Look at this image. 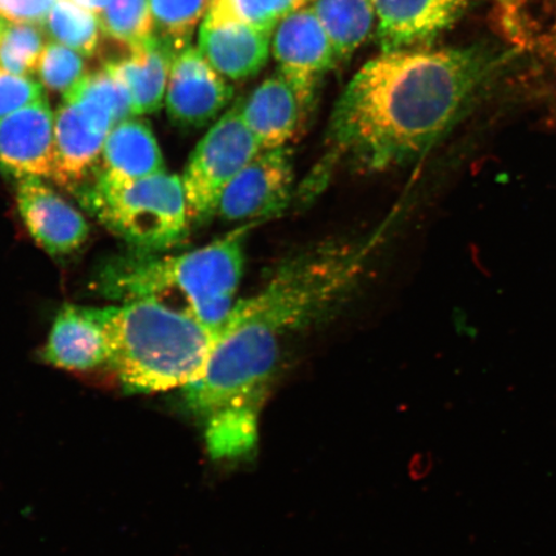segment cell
<instances>
[{
  "mask_svg": "<svg viewBox=\"0 0 556 556\" xmlns=\"http://www.w3.org/2000/svg\"><path fill=\"white\" fill-rule=\"evenodd\" d=\"M72 2L83 10L94 13V15H101L110 0H72Z\"/></svg>",
  "mask_w": 556,
  "mask_h": 556,
  "instance_id": "30",
  "label": "cell"
},
{
  "mask_svg": "<svg viewBox=\"0 0 556 556\" xmlns=\"http://www.w3.org/2000/svg\"><path fill=\"white\" fill-rule=\"evenodd\" d=\"M41 358L78 372L109 365L108 338L99 308L64 305L54 318Z\"/></svg>",
  "mask_w": 556,
  "mask_h": 556,
  "instance_id": "14",
  "label": "cell"
},
{
  "mask_svg": "<svg viewBox=\"0 0 556 556\" xmlns=\"http://www.w3.org/2000/svg\"><path fill=\"white\" fill-rule=\"evenodd\" d=\"M206 444L214 458H233L252 451L258 438V409L228 406L207 415Z\"/></svg>",
  "mask_w": 556,
  "mask_h": 556,
  "instance_id": "19",
  "label": "cell"
},
{
  "mask_svg": "<svg viewBox=\"0 0 556 556\" xmlns=\"http://www.w3.org/2000/svg\"><path fill=\"white\" fill-rule=\"evenodd\" d=\"M100 24L102 33L122 46L142 43L154 35L149 0H110Z\"/></svg>",
  "mask_w": 556,
  "mask_h": 556,
  "instance_id": "23",
  "label": "cell"
},
{
  "mask_svg": "<svg viewBox=\"0 0 556 556\" xmlns=\"http://www.w3.org/2000/svg\"><path fill=\"white\" fill-rule=\"evenodd\" d=\"M211 23H236L273 33L280 18L269 0H212L204 17Z\"/></svg>",
  "mask_w": 556,
  "mask_h": 556,
  "instance_id": "26",
  "label": "cell"
},
{
  "mask_svg": "<svg viewBox=\"0 0 556 556\" xmlns=\"http://www.w3.org/2000/svg\"><path fill=\"white\" fill-rule=\"evenodd\" d=\"M270 50L278 73L293 85L311 108L319 83L339 62L329 35L311 5L280 20L275 27Z\"/></svg>",
  "mask_w": 556,
  "mask_h": 556,
  "instance_id": "8",
  "label": "cell"
},
{
  "mask_svg": "<svg viewBox=\"0 0 556 556\" xmlns=\"http://www.w3.org/2000/svg\"><path fill=\"white\" fill-rule=\"evenodd\" d=\"M382 52L422 47L447 30L472 0H372Z\"/></svg>",
  "mask_w": 556,
  "mask_h": 556,
  "instance_id": "12",
  "label": "cell"
},
{
  "mask_svg": "<svg viewBox=\"0 0 556 556\" xmlns=\"http://www.w3.org/2000/svg\"><path fill=\"white\" fill-rule=\"evenodd\" d=\"M154 35L176 48L190 47L200 20L205 17L212 0H149Z\"/></svg>",
  "mask_w": 556,
  "mask_h": 556,
  "instance_id": "22",
  "label": "cell"
},
{
  "mask_svg": "<svg viewBox=\"0 0 556 556\" xmlns=\"http://www.w3.org/2000/svg\"><path fill=\"white\" fill-rule=\"evenodd\" d=\"M273 33L256 27L204 18L199 33V50L220 75L231 80L253 78L266 66Z\"/></svg>",
  "mask_w": 556,
  "mask_h": 556,
  "instance_id": "16",
  "label": "cell"
},
{
  "mask_svg": "<svg viewBox=\"0 0 556 556\" xmlns=\"http://www.w3.org/2000/svg\"><path fill=\"white\" fill-rule=\"evenodd\" d=\"M43 27L54 43L72 48L85 58L99 53L102 31L99 18L68 0H59L53 5Z\"/></svg>",
  "mask_w": 556,
  "mask_h": 556,
  "instance_id": "20",
  "label": "cell"
},
{
  "mask_svg": "<svg viewBox=\"0 0 556 556\" xmlns=\"http://www.w3.org/2000/svg\"><path fill=\"white\" fill-rule=\"evenodd\" d=\"M165 96L166 113L174 124L203 128L228 106L233 88L199 48L190 46L174 58Z\"/></svg>",
  "mask_w": 556,
  "mask_h": 556,
  "instance_id": "9",
  "label": "cell"
},
{
  "mask_svg": "<svg viewBox=\"0 0 556 556\" xmlns=\"http://www.w3.org/2000/svg\"><path fill=\"white\" fill-rule=\"evenodd\" d=\"M99 311L109 366L125 392H166L203 377L215 336L197 318L151 301Z\"/></svg>",
  "mask_w": 556,
  "mask_h": 556,
  "instance_id": "3",
  "label": "cell"
},
{
  "mask_svg": "<svg viewBox=\"0 0 556 556\" xmlns=\"http://www.w3.org/2000/svg\"><path fill=\"white\" fill-rule=\"evenodd\" d=\"M554 33H555V40H556V24H555V31ZM555 43H556V41H555Z\"/></svg>",
  "mask_w": 556,
  "mask_h": 556,
  "instance_id": "32",
  "label": "cell"
},
{
  "mask_svg": "<svg viewBox=\"0 0 556 556\" xmlns=\"http://www.w3.org/2000/svg\"><path fill=\"white\" fill-rule=\"evenodd\" d=\"M506 61L484 46L381 52L340 94L328 130V154L307 189L319 190L333 165L386 172L416 162L468 113Z\"/></svg>",
  "mask_w": 556,
  "mask_h": 556,
  "instance_id": "1",
  "label": "cell"
},
{
  "mask_svg": "<svg viewBox=\"0 0 556 556\" xmlns=\"http://www.w3.org/2000/svg\"><path fill=\"white\" fill-rule=\"evenodd\" d=\"M236 228L208 245L177 255L131 250L102 264L94 289L113 301H151L197 318L214 336L224 328L245 266L249 232Z\"/></svg>",
  "mask_w": 556,
  "mask_h": 556,
  "instance_id": "2",
  "label": "cell"
},
{
  "mask_svg": "<svg viewBox=\"0 0 556 556\" xmlns=\"http://www.w3.org/2000/svg\"><path fill=\"white\" fill-rule=\"evenodd\" d=\"M59 0H0V16L10 23L43 24Z\"/></svg>",
  "mask_w": 556,
  "mask_h": 556,
  "instance_id": "28",
  "label": "cell"
},
{
  "mask_svg": "<svg viewBox=\"0 0 556 556\" xmlns=\"http://www.w3.org/2000/svg\"><path fill=\"white\" fill-rule=\"evenodd\" d=\"M46 37L41 24L10 23L5 20L0 34V68L23 76L38 73L41 54L46 50Z\"/></svg>",
  "mask_w": 556,
  "mask_h": 556,
  "instance_id": "21",
  "label": "cell"
},
{
  "mask_svg": "<svg viewBox=\"0 0 556 556\" xmlns=\"http://www.w3.org/2000/svg\"><path fill=\"white\" fill-rule=\"evenodd\" d=\"M86 68L85 55L52 41L41 54L38 74L41 86L65 96L85 78Z\"/></svg>",
  "mask_w": 556,
  "mask_h": 556,
  "instance_id": "25",
  "label": "cell"
},
{
  "mask_svg": "<svg viewBox=\"0 0 556 556\" xmlns=\"http://www.w3.org/2000/svg\"><path fill=\"white\" fill-rule=\"evenodd\" d=\"M241 115L263 150L285 148L296 135L309 108L281 73L269 76L245 101Z\"/></svg>",
  "mask_w": 556,
  "mask_h": 556,
  "instance_id": "15",
  "label": "cell"
},
{
  "mask_svg": "<svg viewBox=\"0 0 556 556\" xmlns=\"http://www.w3.org/2000/svg\"><path fill=\"white\" fill-rule=\"evenodd\" d=\"M114 45L117 53L111 54L103 66L128 89L135 115L157 113L163 108L178 51L156 35L131 47Z\"/></svg>",
  "mask_w": 556,
  "mask_h": 556,
  "instance_id": "13",
  "label": "cell"
},
{
  "mask_svg": "<svg viewBox=\"0 0 556 556\" xmlns=\"http://www.w3.org/2000/svg\"><path fill=\"white\" fill-rule=\"evenodd\" d=\"M0 169L17 179H52L54 114L47 97L0 121Z\"/></svg>",
  "mask_w": 556,
  "mask_h": 556,
  "instance_id": "10",
  "label": "cell"
},
{
  "mask_svg": "<svg viewBox=\"0 0 556 556\" xmlns=\"http://www.w3.org/2000/svg\"><path fill=\"white\" fill-rule=\"evenodd\" d=\"M16 200L27 231L48 254L68 255L87 241L86 218L41 178L18 179Z\"/></svg>",
  "mask_w": 556,
  "mask_h": 556,
  "instance_id": "11",
  "label": "cell"
},
{
  "mask_svg": "<svg viewBox=\"0 0 556 556\" xmlns=\"http://www.w3.org/2000/svg\"><path fill=\"white\" fill-rule=\"evenodd\" d=\"M0 17H2V16H0Z\"/></svg>",
  "mask_w": 556,
  "mask_h": 556,
  "instance_id": "33",
  "label": "cell"
},
{
  "mask_svg": "<svg viewBox=\"0 0 556 556\" xmlns=\"http://www.w3.org/2000/svg\"><path fill=\"white\" fill-rule=\"evenodd\" d=\"M74 192L89 213L131 249L163 253L189 236V207L177 174L164 170L125 179L94 169Z\"/></svg>",
  "mask_w": 556,
  "mask_h": 556,
  "instance_id": "4",
  "label": "cell"
},
{
  "mask_svg": "<svg viewBox=\"0 0 556 556\" xmlns=\"http://www.w3.org/2000/svg\"><path fill=\"white\" fill-rule=\"evenodd\" d=\"M116 124L113 113L94 100H64L54 113V182L70 191L85 184Z\"/></svg>",
  "mask_w": 556,
  "mask_h": 556,
  "instance_id": "6",
  "label": "cell"
},
{
  "mask_svg": "<svg viewBox=\"0 0 556 556\" xmlns=\"http://www.w3.org/2000/svg\"><path fill=\"white\" fill-rule=\"evenodd\" d=\"M4 23H5V20L3 17H0V34H2Z\"/></svg>",
  "mask_w": 556,
  "mask_h": 556,
  "instance_id": "31",
  "label": "cell"
},
{
  "mask_svg": "<svg viewBox=\"0 0 556 556\" xmlns=\"http://www.w3.org/2000/svg\"><path fill=\"white\" fill-rule=\"evenodd\" d=\"M76 99H89L103 104L113 113L117 124L136 116L128 89L104 66L99 72L87 74L64 96V100Z\"/></svg>",
  "mask_w": 556,
  "mask_h": 556,
  "instance_id": "24",
  "label": "cell"
},
{
  "mask_svg": "<svg viewBox=\"0 0 556 556\" xmlns=\"http://www.w3.org/2000/svg\"><path fill=\"white\" fill-rule=\"evenodd\" d=\"M45 97V87L31 76L15 75L0 68V121Z\"/></svg>",
  "mask_w": 556,
  "mask_h": 556,
  "instance_id": "27",
  "label": "cell"
},
{
  "mask_svg": "<svg viewBox=\"0 0 556 556\" xmlns=\"http://www.w3.org/2000/svg\"><path fill=\"white\" fill-rule=\"evenodd\" d=\"M293 155L287 146L263 150L219 199L217 214L227 222H262L281 214L294 190Z\"/></svg>",
  "mask_w": 556,
  "mask_h": 556,
  "instance_id": "7",
  "label": "cell"
},
{
  "mask_svg": "<svg viewBox=\"0 0 556 556\" xmlns=\"http://www.w3.org/2000/svg\"><path fill=\"white\" fill-rule=\"evenodd\" d=\"M311 9L329 35L339 61L365 43L378 21L372 0H313Z\"/></svg>",
  "mask_w": 556,
  "mask_h": 556,
  "instance_id": "18",
  "label": "cell"
},
{
  "mask_svg": "<svg viewBox=\"0 0 556 556\" xmlns=\"http://www.w3.org/2000/svg\"><path fill=\"white\" fill-rule=\"evenodd\" d=\"M96 169L125 179L164 172V159L150 124L129 117L111 129Z\"/></svg>",
  "mask_w": 556,
  "mask_h": 556,
  "instance_id": "17",
  "label": "cell"
},
{
  "mask_svg": "<svg viewBox=\"0 0 556 556\" xmlns=\"http://www.w3.org/2000/svg\"><path fill=\"white\" fill-rule=\"evenodd\" d=\"M269 2L273 4L278 18L281 20L290 15V13L308 7L309 2H313V0H269Z\"/></svg>",
  "mask_w": 556,
  "mask_h": 556,
  "instance_id": "29",
  "label": "cell"
},
{
  "mask_svg": "<svg viewBox=\"0 0 556 556\" xmlns=\"http://www.w3.org/2000/svg\"><path fill=\"white\" fill-rule=\"evenodd\" d=\"M261 151L239 101L214 123L187 162L182 182L191 222L205 224L217 214L222 193Z\"/></svg>",
  "mask_w": 556,
  "mask_h": 556,
  "instance_id": "5",
  "label": "cell"
}]
</instances>
